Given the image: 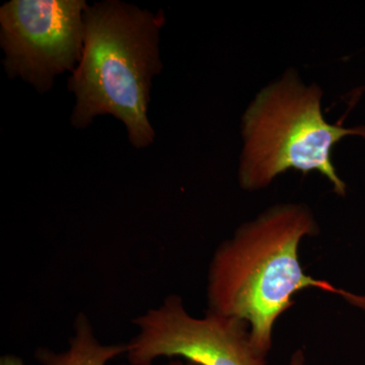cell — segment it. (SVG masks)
I'll list each match as a JSON object with an SVG mask.
<instances>
[{"label": "cell", "instance_id": "1", "mask_svg": "<svg viewBox=\"0 0 365 365\" xmlns=\"http://www.w3.org/2000/svg\"><path fill=\"white\" fill-rule=\"evenodd\" d=\"M319 232L313 211L302 203L274 205L242 225L213 255L207 312L247 322L254 347L267 356L276 321L297 292L335 294L337 287L307 275L300 264V242Z\"/></svg>", "mask_w": 365, "mask_h": 365}, {"label": "cell", "instance_id": "2", "mask_svg": "<svg viewBox=\"0 0 365 365\" xmlns=\"http://www.w3.org/2000/svg\"><path fill=\"white\" fill-rule=\"evenodd\" d=\"M83 21V56L68 79L76 97L72 126L88 128L100 115H112L125 125L132 145H150L155 132L148 111L153 79L163 69V11L106 0L88 4Z\"/></svg>", "mask_w": 365, "mask_h": 365}, {"label": "cell", "instance_id": "3", "mask_svg": "<svg viewBox=\"0 0 365 365\" xmlns=\"http://www.w3.org/2000/svg\"><path fill=\"white\" fill-rule=\"evenodd\" d=\"M323 96L321 86L304 83L294 68L255 96L241 121L237 177L242 189L259 191L287 170H299L319 173L338 196H346L347 186L334 165L333 148L345 137L365 138V126L329 123L322 110Z\"/></svg>", "mask_w": 365, "mask_h": 365}, {"label": "cell", "instance_id": "4", "mask_svg": "<svg viewBox=\"0 0 365 365\" xmlns=\"http://www.w3.org/2000/svg\"><path fill=\"white\" fill-rule=\"evenodd\" d=\"M85 0H11L0 7V45L9 78L39 93L73 72L83 56Z\"/></svg>", "mask_w": 365, "mask_h": 365}, {"label": "cell", "instance_id": "5", "mask_svg": "<svg viewBox=\"0 0 365 365\" xmlns=\"http://www.w3.org/2000/svg\"><path fill=\"white\" fill-rule=\"evenodd\" d=\"M132 323L138 332L126 343L130 365H153L163 357L197 365H269L254 347L247 322L210 312L195 318L179 295L165 297Z\"/></svg>", "mask_w": 365, "mask_h": 365}, {"label": "cell", "instance_id": "6", "mask_svg": "<svg viewBox=\"0 0 365 365\" xmlns=\"http://www.w3.org/2000/svg\"><path fill=\"white\" fill-rule=\"evenodd\" d=\"M126 344H102L98 341L86 314L81 313L74 322V333L66 351L55 352L39 348L35 359L41 365H107L125 355Z\"/></svg>", "mask_w": 365, "mask_h": 365}, {"label": "cell", "instance_id": "7", "mask_svg": "<svg viewBox=\"0 0 365 365\" xmlns=\"http://www.w3.org/2000/svg\"><path fill=\"white\" fill-rule=\"evenodd\" d=\"M334 294L339 295L341 299L347 302L350 306L361 309L365 313V294H353V292L342 289V288H336Z\"/></svg>", "mask_w": 365, "mask_h": 365}, {"label": "cell", "instance_id": "8", "mask_svg": "<svg viewBox=\"0 0 365 365\" xmlns=\"http://www.w3.org/2000/svg\"><path fill=\"white\" fill-rule=\"evenodd\" d=\"M0 365H28L25 364L21 357L16 356V355L9 354L4 355L0 359Z\"/></svg>", "mask_w": 365, "mask_h": 365}, {"label": "cell", "instance_id": "9", "mask_svg": "<svg viewBox=\"0 0 365 365\" xmlns=\"http://www.w3.org/2000/svg\"><path fill=\"white\" fill-rule=\"evenodd\" d=\"M288 365H307L306 355L302 349L295 350L292 355Z\"/></svg>", "mask_w": 365, "mask_h": 365}, {"label": "cell", "instance_id": "10", "mask_svg": "<svg viewBox=\"0 0 365 365\" xmlns=\"http://www.w3.org/2000/svg\"><path fill=\"white\" fill-rule=\"evenodd\" d=\"M167 365H197L195 364H192V362L186 361V360H184V361H182V360H175V361H170L169 364Z\"/></svg>", "mask_w": 365, "mask_h": 365}]
</instances>
